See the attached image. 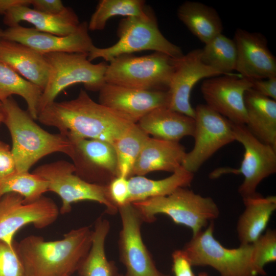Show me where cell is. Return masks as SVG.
Here are the masks:
<instances>
[{"label":"cell","instance_id":"obj_1","mask_svg":"<svg viewBox=\"0 0 276 276\" xmlns=\"http://www.w3.org/2000/svg\"><path fill=\"white\" fill-rule=\"evenodd\" d=\"M37 120L67 136L99 140L112 145L135 124L96 102L82 89L74 99L54 101L47 106L38 113Z\"/></svg>","mask_w":276,"mask_h":276},{"label":"cell","instance_id":"obj_2","mask_svg":"<svg viewBox=\"0 0 276 276\" xmlns=\"http://www.w3.org/2000/svg\"><path fill=\"white\" fill-rule=\"evenodd\" d=\"M92 232L89 226H83L57 240L36 235L24 238L15 247L24 276H72L88 253Z\"/></svg>","mask_w":276,"mask_h":276},{"label":"cell","instance_id":"obj_3","mask_svg":"<svg viewBox=\"0 0 276 276\" xmlns=\"http://www.w3.org/2000/svg\"><path fill=\"white\" fill-rule=\"evenodd\" d=\"M3 104L4 124L11 137L17 171H29L38 160L53 153H62L70 157L73 144L67 135L60 132L52 133L42 129L12 97Z\"/></svg>","mask_w":276,"mask_h":276},{"label":"cell","instance_id":"obj_4","mask_svg":"<svg viewBox=\"0 0 276 276\" xmlns=\"http://www.w3.org/2000/svg\"><path fill=\"white\" fill-rule=\"evenodd\" d=\"M118 41L108 47L95 45L88 54L91 61L102 58L109 62L124 54L150 50L177 58L183 54L181 48L168 40L160 32L153 9L147 6L144 12L137 16L127 17L120 21L117 29Z\"/></svg>","mask_w":276,"mask_h":276},{"label":"cell","instance_id":"obj_5","mask_svg":"<svg viewBox=\"0 0 276 276\" xmlns=\"http://www.w3.org/2000/svg\"><path fill=\"white\" fill-rule=\"evenodd\" d=\"M143 221L153 222L157 214H165L172 221L189 227L193 235L217 218L219 210L210 197H203L186 188L171 194L131 203Z\"/></svg>","mask_w":276,"mask_h":276},{"label":"cell","instance_id":"obj_6","mask_svg":"<svg viewBox=\"0 0 276 276\" xmlns=\"http://www.w3.org/2000/svg\"><path fill=\"white\" fill-rule=\"evenodd\" d=\"M175 58L160 52L142 56L124 54L109 62L105 83L149 90H168Z\"/></svg>","mask_w":276,"mask_h":276},{"label":"cell","instance_id":"obj_7","mask_svg":"<svg viewBox=\"0 0 276 276\" xmlns=\"http://www.w3.org/2000/svg\"><path fill=\"white\" fill-rule=\"evenodd\" d=\"M44 55L50 66V75L42 92L38 113L70 86L82 84L88 90L99 91L105 83L106 62L93 63L86 53H51Z\"/></svg>","mask_w":276,"mask_h":276},{"label":"cell","instance_id":"obj_8","mask_svg":"<svg viewBox=\"0 0 276 276\" xmlns=\"http://www.w3.org/2000/svg\"><path fill=\"white\" fill-rule=\"evenodd\" d=\"M214 223L210 222L204 231L193 235L182 250L192 266H210L220 276H257L252 259V245L239 247H224L214 236Z\"/></svg>","mask_w":276,"mask_h":276},{"label":"cell","instance_id":"obj_9","mask_svg":"<svg viewBox=\"0 0 276 276\" xmlns=\"http://www.w3.org/2000/svg\"><path fill=\"white\" fill-rule=\"evenodd\" d=\"M73 163L59 160L37 167L33 173L48 182V191L57 194L61 198L60 213H70L72 204L82 201H92L104 205L109 214H114L118 208L112 201L107 185L88 182L75 173Z\"/></svg>","mask_w":276,"mask_h":276},{"label":"cell","instance_id":"obj_10","mask_svg":"<svg viewBox=\"0 0 276 276\" xmlns=\"http://www.w3.org/2000/svg\"><path fill=\"white\" fill-rule=\"evenodd\" d=\"M231 123L235 141L244 148L243 159L239 168H219L211 173L210 177L215 179L228 173L242 174L244 180L238 188V193L245 198L256 195L260 183L275 173L276 149L259 140L245 124Z\"/></svg>","mask_w":276,"mask_h":276},{"label":"cell","instance_id":"obj_11","mask_svg":"<svg viewBox=\"0 0 276 276\" xmlns=\"http://www.w3.org/2000/svg\"><path fill=\"white\" fill-rule=\"evenodd\" d=\"M194 110V146L186 153L181 165L193 173L220 148L235 141L228 119L206 104H199Z\"/></svg>","mask_w":276,"mask_h":276},{"label":"cell","instance_id":"obj_12","mask_svg":"<svg viewBox=\"0 0 276 276\" xmlns=\"http://www.w3.org/2000/svg\"><path fill=\"white\" fill-rule=\"evenodd\" d=\"M60 211L50 198L41 196L26 203L20 195L10 193L0 199V240L13 246V237L24 226L33 224L41 229L53 223Z\"/></svg>","mask_w":276,"mask_h":276},{"label":"cell","instance_id":"obj_13","mask_svg":"<svg viewBox=\"0 0 276 276\" xmlns=\"http://www.w3.org/2000/svg\"><path fill=\"white\" fill-rule=\"evenodd\" d=\"M73 144L70 158L75 174L85 181L108 185L119 176L116 153L113 146L105 141L68 136Z\"/></svg>","mask_w":276,"mask_h":276},{"label":"cell","instance_id":"obj_14","mask_svg":"<svg viewBox=\"0 0 276 276\" xmlns=\"http://www.w3.org/2000/svg\"><path fill=\"white\" fill-rule=\"evenodd\" d=\"M122 223L119 241L120 257L126 269L124 276H166L156 267L143 241V222L130 203L118 208Z\"/></svg>","mask_w":276,"mask_h":276},{"label":"cell","instance_id":"obj_15","mask_svg":"<svg viewBox=\"0 0 276 276\" xmlns=\"http://www.w3.org/2000/svg\"><path fill=\"white\" fill-rule=\"evenodd\" d=\"M250 80L240 75H222L204 79L200 89L206 105L232 123L245 124L244 97Z\"/></svg>","mask_w":276,"mask_h":276},{"label":"cell","instance_id":"obj_16","mask_svg":"<svg viewBox=\"0 0 276 276\" xmlns=\"http://www.w3.org/2000/svg\"><path fill=\"white\" fill-rule=\"evenodd\" d=\"M174 62V70L168 89V108L194 119L195 110L190 103V96L195 85L201 79L224 74L202 62L199 49L175 58Z\"/></svg>","mask_w":276,"mask_h":276},{"label":"cell","instance_id":"obj_17","mask_svg":"<svg viewBox=\"0 0 276 276\" xmlns=\"http://www.w3.org/2000/svg\"><path fill=\"white\" fill-rule=\"evenodd\" d=\"M88 31L86 21L81 22L75 32L65 36L42 32L34 28H26L18 25L3 30L2 39L23 44L42 54L51 53L88 54L95 46Z\"/></svg>","mask_w":276,"mask_h":276},{"label":"cell","instance_id":"obj_18","mask_svg":"<svg viewBox=\"0 0 276 276\" xmlns=\"http://www.w3.org/2000/svg\"><path fill=\"white\" fill-rule=\"evenodd\" d=\"M99 103L136 124L153 110L168 107V90H149L105 83L99 91Z\"/></svg>","mask_w":276,"mask_h":276},{"label":"cell","instance_id":"obj_19","mask_svg":"<svg viewBox=\"0 0 276 276\" xmlns=\"http://www.w3.org/2000/svg\"><path fill=\"white\" fill-rule=\"evenodd\" d=\"M233 40L237 49L235 71L239 75L249 80L276 77V58L264 35L238 28Z\"/></svg>","mask_w":276,"mask_h":276},{"label":"cell","instance_id":"obj_20","mask_svg":"<svg viewBox=\"0 0 276 276\" xmlns=\"http://www.w3.org/2000/svg\"><path fill=\"white\" fill-rule=\"evenodd\" d=\"M0 62L43 90L47 84L50 66L44 55L23 44L2 39Z\"/></svg>","mask_w":276,"mask_h":276},{"label":"cell","instance_id":"obj_21","mask_svg":"<svg viewBox=\"0 0 276 276\" xmlns=\"http://www.w3.org/2000/svg\"><path fill=\"white\" fill-rule=\"evenodd\" d=\"M186 153L179 142L149 136L133 166L130 176H144L156 171L173 173L181 167Z\"/></svg>","mask_w":276,"mask_h":276},{"label":"cell","instance_id":"obj_22","mask_svg":"<svg viewBox=\"0 0 276 276\" xmlns=\"http://www.w3.org/2000/svg\"><path fill=\"white\" fill-rule=\"evenodd\" d=\"M22 21L31 24L38 31L59 36L74 33L81 24L76 13L68 7L61 13L51 14L35 10L30 6H20L9 10L3 19L4 24L8 27L19 25Z\"/></svg>","mask_w":276,"mask_h":276},{"label":"cell","instance_id":"obj_23","mask_svg":"<svg viewBox=\"0 0 276 276\" xmlns=\"http://www.w3.org/2000/svg\"><path fill=\"white\" fill-rule=\"evenodd\" d=\"M147 135L163 140L177 142L186 136H193L194 118L168 107L157 108L136 123Z\"/></svg>","mask_w":276,"mask_h":276},{"label":"cell","instance_id":"obj_24","mask_svg":"<svg viewBox=\"0 0 276 276\" xmlns=\"http://www.w3.org/2000/svg\"><path fill=\"white\" fill-rule=\"evenodd\" d=\"M246 126L261 142L276 149V100L249 88L245 93Z\"/></svg>","mask_w":276,"mask_h":276},{"label":"cell","instance_id":"obj_25","mask_svg":"<svg viewBox=\"0 0 276 276\" xmlns=\"http://www.w3.org/2000/svg\"><path fill=\"white\" fill-rule=\"evenodd\" d=\"M245 209L237 223V233L241 245L255 242L266 229L276 210V196L264 197L256 195L243 198Z\"/></svg>","mask_w":276,"mask_h":276},{"label":"cell","instance_id":"obj_26","mask_svg":"<svg viewBox=\"0 0 276 276\" xmlns=\"http://www.w3.org/2000/svg\"><path fill=\"white\" fill-rule=\"evenodd\" d=\"M178 19L204 44L222 33L223 25L213 7L195 1H186L177 10Z\"/></svg>","mask_w":276,"mask_h":276},{"label":"cell","instance_id":"obj_27","mask_svg":"<svg viewBox=\"0 0 276 276\" xmlns=\"http://www.w3.org/2000/svg\"><path fill=\"white\" fill-rule=\"evenodd\" d=\"M194 173L182 166L169 177L159 180L148 179L143 176L128 178L129 203L148 198L168 196L180 188H187L192 182Z\"/></svg>","mask_w":276,"mask_h":276},{"label":"cell","instance_id":"obj_28","mask_svg":"<svg viewBox=\"0 0 276 276\" xmlns=\"http://www.w3.org/2000/svg\"><path fill=\"white\" fill-rule=\"evenodd\" d=\"M110 229L109 221L100 217L92 232L91 244L78 272L80 276H120L112 262L108 260L105 243Z\"/></svg>","mask_w":276,"mask_h":276},{"label":"cell","instance_id":"obj_29","mask_svg":"<svg viewBox=\"0 0 276 276\" xmlns=\"http://www.w3.org/2000/svg\"><path fill=\"white\" fill-rule=\"evenodd\" d=\"M42 91L7 65L0 62V101L2 103L16 95L26 101L28 111L33 119L37 120L38 106Z\"/></svg>","mask_w":276,"mask_h":276},{"label":"cell","instance_id":"obj_30","mask_svg":"<svg viewBox=\"0 0 276 276\" xmlns=\"http://www.w3.org/2000/svg\"><path fill=\"white\" fill-rule=\"evenodd\" d=\"M201 58L205 64L223 74H233L237 62L235 42L221 33L204 44L201 49Z\"/></svg>","mask_w":276,"mask_h":276},{"label":"cell","instance_id":"obj_31","mask_svg":"<svg viewBox=\"0 0 276 276\" xmlns=\"http://www.w3.org/2000/svg\"><path fill=\"white\" fill-rule=\"evenodd\" d=\"M149 137L136 124L117 139L112 144L115 150L119 176L129 178L141 150Z\"/></svg>","mask_w":276,"mask_h":276},{"label":"cell","instance_id":"obj_32","mask_svg":"<svg viewBox=\"0 0 276 276\" xmlns=\"http://www.w3.org/2000/svg\"><path fill=\"white\" fill-rule=\"evenodd\" d=\"M146 7L143 0H101L87 22L88 30H103L107 21L116 16H139L144 12Z\"/></svg>","mask_w":276,"mask_h":276},{"label":"cell","instance_id":"obj_33","mask_svg":"<svg viewBox=\"0 0 276 276\" xmlns=\"http://www.w3.org/2000/svg\"><path fill=\"white\" fill-rule=\"evenodd\" d=\"M49 191L48 182L29 171H16L0 180V199L10 193L18 194L26 203L33 202Z\"/></svg>","mask_w":276,"mask_h":276},{"label":"cell","instance_id":"obj_34","mask_svg":"<svg viewBox=\"0 0 276 276\" xmlns=\"http://www.w3.org/2000/svg\"><path fill=\"white\" fill-rule=\"evenodd\" d=\"M252 259L259 275H265L264 266L276 261V232L268 229L252 243Z\"/></svg>","mask_w":276,"mask_h":276},{"label":"cell","instance_id":"obj_35","mask_svg":"<svg viewBox=\"0 0 276 276\" xmlns=\"http://www.w3.org/2000/svg\"><path fill=\"white\" fill-rule=\"evenodd\" d=\"M0 276H24L22 263L15 246L0 240Z\"/></svg>","mask_w":276,"mask_h":276},{"label":"cell","instance_id":"obj_36","mask_svg":"<svg viewBox=\"0 0 276 276\" xmlns=\"http://www.w3.org/2000/svg\"><path fill=\"white\" fill-rule=\"evenodd\" d=\"M107 186L109 196L118 208L129 203L128 178L118 176L114 178Z\"/></svg>","mask_w":276,"mask_h":276},{"label":"cell","instance_id":"obj_37","mask_svg":"<svg viewBox=\"0 0 276 276\" xmlns=\"http://www.w3.org/2000/svg\"><path fill=\"white\" fill-rule=\"evenodd\" d=\"M16 171L14 158L10 146L0 141V180Z\"/></svg>","mask_w":276,"mask_h":276},{"label":"cell","instance_id":"obj_38","mask_svg":"<svg viewBox=\"0 0 276 276\" xmlns=\"http://www.w3.org/2000/svg\"><path fill=\"white\" fill-rule=\"evenodd\" d=\"M172 257L174 276H195L191 264L182 249L175 250L172 253Z\"/></svg>","mask_w":276,"mask_h":276},{"label":"cell","instance_id":"obj_39","mask_svg":"<svg viewBox=\"0 0 276 276\" xmlns=\"http://www.w3.org/2000/svg\"><path fill=\"white\" fill-rule=\"evenodd\" d=\"M251 88L260 95L276 100V77L250 80Z\"/></svg>","mask_w":276,"mask_h":276},{"label":"cell","instance_id":"obj_40","mask_svg":"<svg viewBox=\"0 0 276 276\" xmlns=\"http://www.w3.org/2000/svg\"><path fill=\"white\" fill-rule=\"evenodd\" d=\"M31 5L35 10L51 14L61 13L67 8L60 0H31Z\"/></svg>","mask_w":276,"mask_h":276},{"label":"cell","instance_id":"obj_41","mask_svg":"<svg viewBox=\"0 0 276 276\" xmlns=\"http://www.w3.org/2000/svg\"><path fill=\"white\" fill-rule=\"evenodd\" d=\"M31 6V0H0V14H6L13 8Z\"/></svg>","mask_w":276,"mask_h":276},{"label":"cell","instance_id":"obj_42","mask_svg":"<svg viewBox=\"0 0 276 276\" xmlns=\"http://www.w3.org/2000/svg\"><path fill=\"white\" fill-rule=\"evenodd\" d=\"M5 118V112L3 104L0 101V126L2 123H4Z\"/></svg>","mask_w":276,"mask_h":276},{"label":"cell","instance_id":"obj_43","mask_svg":"<svg viewBox=\"0 0 276 276\" xmlns=\"http://www.w3.org/2000/svg\"><path fill=\"white\" fill-rule=\"evenodd\" d=\"M198 276H208V274L205 272H200Z\"/></svg>","mask_w":276,"mask_h":276},{"label":"cell","instance_id":"obj_44","mask_svg":"<svg viewBox=\"0 0 276 276\" xmlns=\"http://www.w3.org/2000/svg\"><path fill=\"white\" fill-rule=\"evenodd\" d=\"M3 31V30L0 29V41L2 39Z\"/></svg>","mask_w":276,"mask_h":276},{"label":"cell","instance_id":"obj_45","mask_svg":"<svg viewBox=\"0 0 276 276\" xmlns=\"http://www.w3.org/2000/svg\"><path fill=\"white\" fill-rule=\"evenodd\" d=\"M120 276H124V275H120Z\"/></svg>","mask_w":276,"mask_h":276}]
</instances>
